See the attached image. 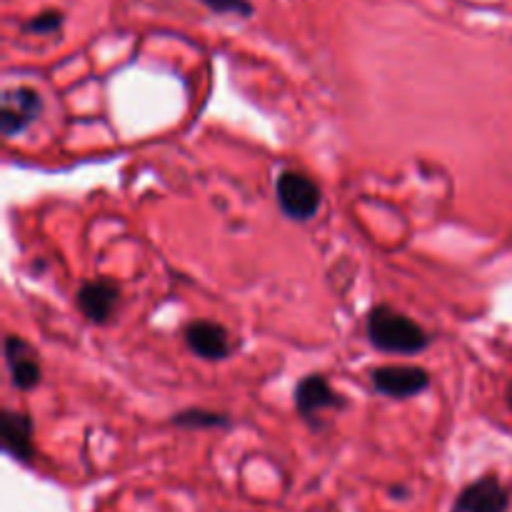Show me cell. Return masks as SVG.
<instances>
[{
	"instance_id": "1",
	"label": "cell",
	"mask_w": 512,
	"mask_h": 512,
	"mask_svg": "<svg viewBox=\"0 0 512 512\" xmlns=\"http://www.w3.org/2000/svg\"><path fill=\"white\" fill-rule=\"evenodd\" d=\"M365 335L373 348L388 355H415L430 345V335L400 310L390 305H375L365 318Z\"/></svg>"
},
{
	"instance_id": "2",
	"label": "cell",
	"mask_w": 512,
	"mask_h": 512,
	"mask_svg": "<svg viewBox=\"0 0 512 512\" xmlns=\"http://www.w3.org/2000/svg\"><path fill=\"white\" fill-rule=\"evenodd\" d=\"M275 198H278L280 210L285 218L295 220V223H305V220L315 218L320 210V188L313 178L298 170H283L275 180Z\"/></svg>"
},
{
	"instance_id": "3",
	"label": "cell",
	"mask_w": 512,
	"mask_h": 512,
	"mask_svg": "<svg viewBox=\"0 0 512 512\" xmlns=\"http://www.w3.org/2000/svg\"><path fill=\"white\" fill-rule=\"evenodd\" d=\"M3 108H0V130L5 138L23 133L30 128V123L40 118L43 113V98L33 88H8L3 93Z\"/></svg>"
},
{
	"instance_id": "4",
	"label": "cell",
	"mask_w": 512,
	"mask_h": 512,
	"mask_svg": "<svg viewBox=\"0 0 512 512\" xmlns=\"http://www.w3.org/2000/svg\"><path fill=\"white\" fill-rule=\"evenodd\" d=\"M340 408H345V398L335 393V388L328 383L325 375L313 373L295 385V410H298V415L305 423L315 425V418L320 413Z\"/></svg>"
},
{
	"instance_id": "5",
	"label": "cell",
	"mask_w": 512,
	"mask_h": 512,
	"mask_svg": "<svg viewBox=\"0 0 512 512\" xmlns=\"http://www.w3.org/2000/svg\"><path fill=\"white\" fill-rule=\"evenodd\" d=\"M373 388L393 400L413 398L430 388V375L418 365H383L373 370Z\"/></svg>"
},
{
	"instance_id": "6",
	"label": "cell",
	"mask_w": 512,
	"mask_h": 512,
	"mask_svg": "<svg viewBox=\"0 0 512 512\" xmlns=\"http://www.w3.org/2000/svg\"><path fill=\"white\" fill-rule=\"evenodd\" d=\"M508 508L510 490L495 475H485L470 483L460 490L453 503V512H508Z\"/></svg>"
},
{
	"instance_id": "7",
	"label": "cell",
	"mask_w": 512,
	"mask_h": 512,
	"mask_svg": "<svg viewBox=\"0 0 512 512\" xmlns=\"http://www.w3.org/2000/svg\"><path fill=\"white\" fill-rule=\"evenodd\" d=\"M5 365H8L10 383L20 393H30L40 385V363L35 350L18 335H8L3 345Z\"/></svg>"
},
{
	"instance_id": "8",
	"label": "cell",
	"mask_w": 512,
	"mask_h": 512,
	"mask_svg": "<svg viewBox=\"0 0 512 512\" xmlns=\"http://www.w3.org/2000/svg\"><path fill=\"white\" fill-rule=\"evenodd\" d=\"M118 300L120 288L110 278L90 280V283L80 285L78 295H75V303H78L80 313L95 325H103L113 318L115 308H118Z\"/></svg>"
},
{
	"instance_id": "9",
	"label": "cell",
	"mask_w": 512,
	"mask_h": 512,
	"mask_svg": "<svg viewBox=\"0 0 512 512\" xmlns=\"http://www.w3.org/2000/svg\"><path fill=\"white\" fill-rule=\"evenodd\" d=\"M185 345L190 353H195L203 360H225L230 355V335L228 330L213 320H195L185 325L183 330Z\"/></svg>"
},
{
	"instance_id": "10",
	"label": "cell",
	"mask_w": 512,
	"mask_h": 512,
	"mask_svg": "<svg viewBox=\"0 0 512 512\" xmlns=\"http://www.w3.org/2000/svg\"><path fill=\"white\" fill-rule=\"evenodd\" d=\"M0 435H3V450L13 460L28 465L35 458L33 420L25 413L3 410V415H0Z\"/></svg>"
},
{
	"instance_id": "11",
	"label": "cell",
	"mask_w": 512,
	"mask_h": 512,
	"mask_svg": "<svg viewBox=\"0 0 512 512\" xmlns=\"http://www.w3.org/2000/svg\"><path fill=\"white\" fill-rule=\"evenodd\" d=\"M170 423L178 425V428L188 430H208V428H225L230 425L228 415L218 413V410H205V408H188L180 410L170 418Z\"/></svg>"
},
{
	"instance_id": "12",
	"label": "cell",
	"mask_w": 512,
	"mask_h": 512,
	"mask_svg": "<svg viewBox=\"0 0 512 512\" xmlns=\"http://www.w3.org/2000/svg\"><path fill=\"white\" fill-rule=\"evenodd\" d=\"M63 23H65V15L60 13V10H43V13L25 20V23L20 25V30L30 35H55L60 33Z\"/></svg>"
},
{
	"instance_id": "13",
	"label": "cell",
	"mask_w": 512,
	"mask_h": 512,
	"mask_svg": "<svg viewBox=\"0 0 512 512\" xmlns=\"http://www.w3.org/2000/svg\"><path fill=\"white\" fill-rule=\"evenodd\" d=\"M205 8L218 15H238V18H250L255 13V5L250 0H198Z\"/></svg>"
}]
</instances>
